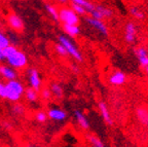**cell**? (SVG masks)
<instances>
[{
  "label": "cell",
  "instance_id": "6da1fadb",
  "mask_svg": "<svg viewBox=\"0 0 148 147\" xmlns=\"http://www.w3.org/2000/svg\"><path fill=\"white\" fill-rule=\"evenodd\" d=\"M4 57L5 61L8 63L9 66L16 69H22L27 65L28 58L26 54H24L22 51H20L16 46L9 44L4 49Z\"/></svg>",
  "mask_w": 148,
  "mask_h": 147
},
{
  "label": "cell",
  "instance_id": "7a4b0ae2",
  "mask_svg": "<svg viewBox=\"0 0 148 147\" xmlns=\"http://www.w3.org/2000/svg\"><path fill=\"white\" fill-rule=\"evenodd\" d=\"M25 93V87L21 81L16 79H10L5 83V99L10 102H18L21 100Z\"/></svg>",
  "mask_w": 148,
  "mask_h": 147
},
{
  "label": "cell",
  "instance_id": "3957f363",
  "mask_svg": "<svg viewBox=\"0 0 148 147\" xmlns=\"http://www.w3.org/2000/svg\"><path fill=\"white\" fill-rule=\"evenodd\" d=\"M58 41L60 42L61 44L65 46L66 48V51H67L68 55L71 56L73 59L77 61V62H82V55L81 53L79 52V49L77 48V46L73 43V42L68 38L66 35H60L58 37Z\"/></svg>",
  "mask_w": 148,
  "mask_h": 147
},
{
  "label": "cell",
  "instance_id": "277c9868",
  "mask_svg": "<svg viewBox=\"0 0 148 147\" xmlns=\"http://www.w3.org/2000/svg\"><path fill=\"white\" fill-rule=\"evenodd\" d=\"M59 20L63 24H78L79 16L70 7H62L59 10Z\"/></svg>",
  "mask_w": 148,
  "mask_h": 147
},
{
  "label": "cell",
  "instance_id": "5b68a950",
  "mask_svg": "<svg viewBox=\"0 0 148 147\" xmlns=\"http://www.w3.org/2000/svg\"><path fill=\"white\" fill-rule=\"evenodd\" d=\"M90 14H92V18L102 20V19L105 18H111L113 16V10L109 8V7L103 6V5H98V6H95V8L92 9Z\"/></svg>",
  "mask_w": 148,
  "mask_h": 147
},
{
  "label": "cell",
  "instance_id": "8992f818",
  "mask_svg": "<svg viewBox=\"0 0 148 147\" xmlns=\"http://www.w3.org/2000/svg\"><path fill=\"white\" fill-rule=\"evenodd\" d=\"M86 23L90 26H92V28H95L96 30L99 31L101 34H103L104 36H108V29H107L106 25L102 20H99V19H95L92 16H88L86 19Z\"/></svg>",
  "mask_w": 148,
  "mask_h": 147
},
{
  "label": "cell",
  "instance_id": "52a82bcc",
  "mask_svg": "<svg viewBox=\"0 0 148 147\" xmlns=\"http://www.w3.org/2000/svg\"><path fill=\"white\" fill-rule=\"evenodd\" d=\"M138 34L137 27L133 22H130L125 26V40L127 43H133L135 42Z\"/></svg>",
  "mask_w": 148,
  "mask_h": 147
},
{
  "label": "cell",
  "instance_id": "ba28073f",
  "mask_svg": "<svg viewBox=\"0 0 148 147\" xmlns=\"http://www.w3.org/2000/svg\"><path fill=\"white\" fill-rule=\"evenodd\" d=\"M135 55H136L137 60L139 65L143 68L148 66V49L144 46H139L135 49Z\"/></svg>",
  "mask_w": 148,
  "mask_h": 147
},
{
  "label": "cell",
  "instance_id": "9c48e42d",
  "mask_svg": "<svg viewBox=\"0 0 148 147\" xmlns=\"http://www.w3.org/2000/svg\"><path fill=\"white\" fill-rule=\"evenodd\" d=\"M137 120L144 128L148 129V107L146 106H138L136 109Z\"/></svg>",
  "mask_w": 148,
  "mask_h": 147
},
{
  "label": "cell",
  "instance_id": "30bf717a",
  "mask_svg": "<svg viewBox=\"0 0 148 147\" xmlns=\"http://www.w3.org/2000/svg\"><path fill=\"white\" fill-rule=\"evenodd\" d=\"M29 84L31 87H33L34 90L39 91L41 89V78H40L39 72L36 69H31L29 71Z\"/></svg>",
  "mask_w": 148,
  "mask_h": 147
},
{
  "label": "cell",
  "instance_id": "8fae6325",
  "mask_svg": "<svg viewBox=\"0 0 148 147\" xmlns=\"http://www.w3.org/2000/svg\"><path fill=\"white\" fill-rule=\"evenodd\" d=\"M127 81V75L121 71H115L109 76V82L114 87H120Z\"/></svg>",
  "mask_w": 148,
  "mask_h": 147
},
{
  "label": "cell",
  "instance_id": "7c38bea8",
  "mask_svg": "<svg viewBox=\"0 0 148 147\" xmlns=\"http://www.w3.org/2000/svg\"><path fill=\"white\" fill-rule=\"evenodd\" d=\"M47 117L55 122H63L67 118V113L61 108H51L47 111Z\"/></svg>",
  "mask_w": 148,
  "mask_h": 147
},
{
  "label": "cell",
  "instance_id": "4fadbf2b",
  "mask_svg": "<svg viewBox=\"0 0 148 147\" xmlns=\"http://www.w3.org/2000/svg\"><path fill=\"white\" fill-rule=\"evenodd\" d=\"M98 106H99L100 112H101L102 117H103L104 122H106L108 126H112V124H113V120H112V117H111L110 111H109L106 103H105V102H103V101H101V102H99Z\"/></svg>",
  "mask_w": 148,
  "mask_h": 147
},
{
  "label": "cell",
  "instance_id": "5bb4252c",
  "mask_svg": "<svg viewBox=\"0 0 148 147\" xmlns=\"http://www.w3.org/2000/svg\"><path fill=\"white\" fill-rule=\"evenodd\" d=\"M0 75H2L7 80H10V79H16L18 74L12 66L0 65Z\"/></svg>",
  "mask_w": 148,
  "mask_h": 147
},
{
  "label": "cell",
  "instance_id": "9a60e30c",
  "mask_svg": "<svg viewBox=\"0 0 148 147\" xmlns=\"http://www.w3.org/2000/svg\"><path fill=\"white\" fill-rule=\"evenodd\" d=\"M7 22H8L9 26L16 31H21L24 28V23L22 21V19L16 14H10L7 18Z\"/></svg>",
  "mask_w": 148,
  "mask_h": 147
},
{
  "label": "cell",
  "instance_id": "2e32d148",
  "mask_svg": "<svg viewBox=\"0 0 148 147\" xmlns=\"http://www.w3.org/2000/svg\"><path fill=\"white\" fill-rule=\"evenodd\" d=\"M74 116L76 118L77 124H79L82 130H88L90 129V122H88V118L86 117V115L83 114V112H81L80 110H74Z\"/></svg>",
  "mask_w": 148,
  "mask_h": 147
},
{
  "label": "cell",
  "instance_id": "e0dca14e",
  "mask_svg": "<svg viewBox=\"0 0 148 147\" xmlns=\"http://www.w3.org/2000/svg\"><path fill=\"white\" fill-rule=\"evenodd\" d=\"M63 29L65 33L71 37H75L80 33V28L78 24H63Z\"/></svg>",
  "mask_w": 148,
  "mask_h": 147
},
{
  "label": "cell",
  "instance_id": "ac0fdd59",
  "mask_svg": "<svg viewBox=\"0 0 148 147\" xmlns=\"http://www.w3.org/2000/svg\"><path fill=\"white\" fill-rule=\"evenodd\" d=\"M51 95H53V96L56 97V98H58V99H61L63 97V95H64V91H63L62 87H61L59 83H53V84L51 85Z\"/></svg>",
  "mask_w": 148,
  "mask_h": 147
},
{
  "label": "cell",
  "instance_id": "d6986e66",
  "mask_svg": "<svg viewBox=\"0 0 148 147\" xmlns=\"http://www.w3.org/2000/svg\"><path fill=\"white\" fill-rule=\"evenodd\" d=\"M24 94L26 95V99H27L29 102H35V101H37V99H38L37 91L34 90V89L31 87H29V89H27Z\"/></svg>",
  "mask_w": 148,
  "mask_h": 147
},
{
  "label": "cell",
  "instance_id": "ffe728a7",
  "mask_svg": "<svg viewBox=\"0 0 148 147\" xmlns=\"http://www.w3.org/2000/svg\"><path fill=\"white\" fill-rule=\"evenodd\" d=\"M130 14H132L136 20H144L145 19V14L143 12V10L137 6L131 7L130 8Z\"/></svg>",
  "mask_w": 148,
  "mask_h": 147
},
{
  "label": "cell",
  "instance_id": "44dd1931",
  "mask_svg": "<svg viewBox=\"0 0 148 147\" xmlns=\"http://www.w3.org/2000/svg\"><path fill=\"white\" fill-rule=\"evenodd\" d=\"M45 9L46 12H49V14L56 21H59V10L56 8L53 5L51 4H46L45 5Z\"/></svg>",
  "mask_w": 148,
  "mask_h": 147
},
{
  "label": "cell",
  "instance_id": "7402d4cb",
  "mask_svg": "<svg viewBox=\"0 0 148 147\" xmlns=\"http://www.w3.org/2000/svg\"><path fill=\"white\" fill-rule=\"evenodd\" d=\"M72 3H77V4L79 5H82L84 8L86 9V12H90L92 10V9L95 8V5L92 4L90 2H88V0H71Z\"/></svg>",
  "mask_w": 148,
  "mask_h": 147
},
{
  "label": "cell",
  "instance_id": "603a6c76",
  "mask_svg": "<svg viewBox=\"0 0 148 147\" xmlns=\"http://www.w3.org/2000/svg\"><path fill=\"white\" fill-rule=\"evenodd\" d=\"M88 140L90 145H92V146H95V147H104L105 146V144L102 142L101 139L98 138V137H96V136H94V135H88Z\"/></svg>",
  "mask_w": 148,
  "mask_h": 147
},
{
  "label": "cell",
  "instance_id": "cb8c5ba5",
  "mask_svg": "<svg viewBox=\"0 0 148 147\" xmlns=\"http://www.w3.org/2000/svg\"><path fill=\"white\" fill-rule=\"evenodd\" d=\"M71 8L73 9L74 12H76L78 16H84V14L88 12H86V9L84 8L82 5H79V4H77V3H72Z\"/></svg>",
  "mask_w": 148,
  "mask_h": 147
},
{
  "label": "cell",
  "instance_id": "d4e9b609",
  "mask_svg": "<svg viewBox=\"0 0 148 147\" xmlns=\"http://www.w3.org/2000/svg\"><path fill=\"white\" fill-rule=\"evenodd\" d=\"M9 44H10V42H9V39L7 38L6 35H5L4 33L0 32V47L4 49V48L7 47Z\"/></svg>",
  "mask_w": 148,
  "mask_h": 147
},
{
  "label": "cell",
  "instance_id": "484cf974",
  "mask_svg": "<svg viewBox=\"0 0 148 147\" xmlns=\"http://www.w3.org/2000/svg\"><path fill=\"white\" fill-rule=\"evenodd\" d=\"M12 111H14V113L16 115H23L24 113H25V107H24L22 104L16 103V104H14V107H12Z\"/></svg>",
  "mask_w": 148,
  "mask_h": 147
},
{
  "label": "cell",
  "instance_id": "4316f807",
  "mask_svg": "<svg viewBox=\"0 0 148 147\" xmlns=\"http://www.w3.org/2000/svg\"><path fill=\"white\" fill-rule=\"evenodd\" d=\"M55 48H56V52H57V54H59L60 56H63V57H66V56H68V53H67V51H66L65 46L63 45V44H61L60 42L56 44Z\"/></svg>",
  "mask_w": 148,
  "mask_h": 147
},
{
  "label": "cell",
  "instance_id": "83f0119b",
  "mask_svg": "<svg viewBox=\"0 0 148 147\" xmlns=\"http://www.w3.org/2000/svg\"><path fill=\"white\" fill-rule=\"evenodd\" d=\"M35 118H36L37 122H45L49 117H47V113L46 112H44V111H39V112H37L36 114H35Z\"/></svg>",
  "mask_w": 148,
  "mask_h": 147
},
{
  "label": "cell",
  "instance_id": "f1b7e54d",
  "mask_svg": "<svg viewBox=\"0 0 148 147\" xmlns=\"http://www.w3.org/2000/svg\"><path fill=\"white\" fill-rule=\"evenodd\" d=\"M53 96L51 95V92L49 89H43V90L41 91V97H42V99L44 100H49L51 99V97Z\"/></svg>",
  "mask_w": 148,
  "mask_h": 147
},
{
  "label": "cell",
  "instance_id": "f546056e",
  "mask_svg": "<svg viewBox=\"0 0 148 147\" xmlns=\"http://www.w3.org/2000/svg\"><path fill=\"white\" fill-rule=\"evenodd\" d=\"M0 98H5V83L0 81Z\"/></svg>",
  "mask_w": 148,
  "mask_h": 147
},
{
  "label": "cell",
  "instance_id": "4dcf8cb0",
  "mask_svg": "<svg viewBox=\"0 0 148 147\" xmlns=\"http://www.w3.org/2000/svg\"><path fill=\"white\" fill-rule=\"evenodd\" d=\"M2 61H5L4 51H3V48L0 47V62H2Z\"/></svg>",
  "mask_w": 148,
  "mask_h": 147
},
{
  "label": "cell",
  "instance_id": "1f68e13d",
  "mask_svg": "<svg viewBox=\"0 0 148 147\" xmlns=\"http://www.w3.org/2000/svg\"><path fill=\"white\" fill-rule=\"evenodd\" d=\"M59 3H61V4H65V3L68 2V0H57Z\"/></svg>",
  "mask_w": 148,
  "mask_h": 147
},
{
  "label": "cell",
  "instance_id": "d6a6232c",
  "mask_svg": "<svg viewBox=\"0 0 148 147\" xmlns=\"http://www.w3.org/2000/svg\"><path fill=\"white\" fill-rule=\"evenodd\" d=\"M144 69H145V72H146V75H147V77H148V66H146L145 68H144Z\"/></svg>",
  "mask_w": 148,
  "mask_h": 147
}]
</instances>
